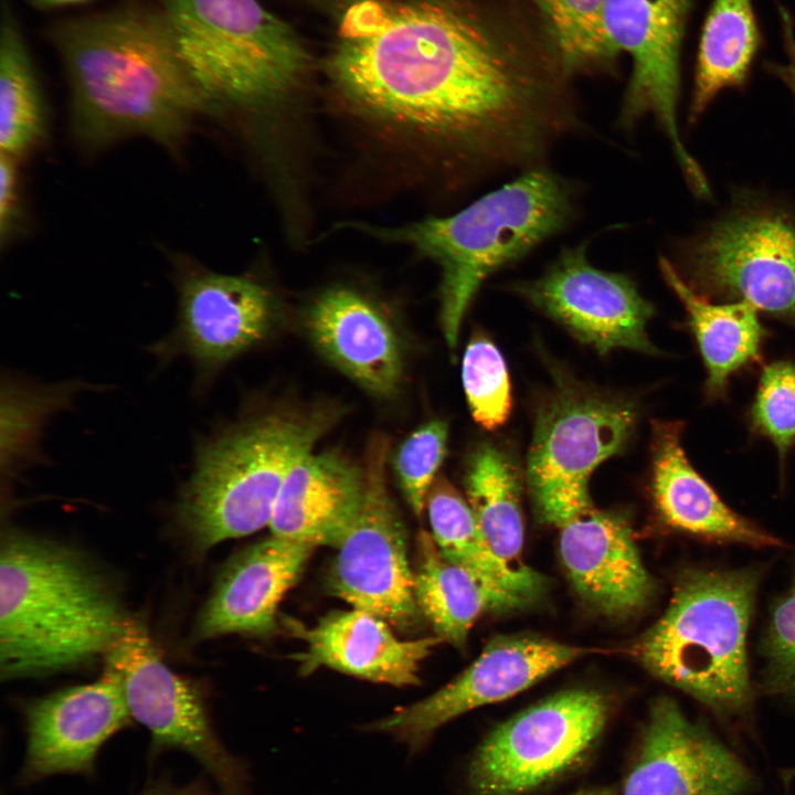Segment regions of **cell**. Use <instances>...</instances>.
Masks as SVG:
<instances>
[{
    "mask_svg": "<svg viewBox=\"0 0 795 795\" xmlns=\"http://www.w3.org/2000/svg\"><path fill=\"white\" fill-rule=\"evenodd\" d=\"M76 144L98 151L147 138L178 153L214 108L183 63L160 10L120 9L63 23L55 33Z\"/></svg>",
    "mask_w": 795,
    "mask_h": 795,
    "instance_id": "cell-2",
    "label": "cell"
},
{
    "mask_svg": "<svg viewBox=\"0 0 795 795\" xmlns=\"http://www.w3.org/2000/svg\"><path fill=\"white\" fill-rule=\"evenodd\" d=\"M515 290L601 353H655L646 332L653 305L627 275L592 265L585 242L563 248L539 277L515 284Z\"/></svg>",
    "mask_w": 795,
    "mask_h": 795,
    "instance_id": "cell-14",
    "label": "cell"
},
{
    "mask_svg": "<svg viewBox=\"0 0 795 795\" xmlns=\"http://www.w3.org/2000/svg\"><path fill=\"white\" fill-rule=\"evenodd\" d=\"M605 0H536L566 74L598 66L611 52L603 33Z\"/></svg>",
    "mask_w": 795,
    "mask_h": 795,
    "instance_id": "cell-31",
    "label": "cell"
},
{
    "mask_svg": "<svg viewBox=\"0 0 795 795\" xmlns=\"http://www.w3.org/2000/svg\"><path fill=\"white\" fill-rule=\"evenodd\" d=\"M142 795H208L202 786L197 784L186 786L155 785L149 787Z\"/></svg>",
    "mask_w": 795,
    "mask_h": 795,
    "instance_id": "cell-38",
    "label": "cell"
},
{
    "mask_svg": "<svg viewBox=\"0 0 795 795\" xmlns=\"http://www.w3.org/2000/svg\"><path fill=\"white\" fill-rule=\"evenodd\" d=\"M105 660L119 676L131 718L150 732L155 752L188 753L221 795H247L246 767L214 733L201 691L166 665L142 624L127 619Z\"/></svg>",
    "mask_w": 795,
    "mask_h": 795,
    "instance_id": "cell-10",
    "label": "cell"
},
{
    "mask_svg": "<svg viewBox=\"0 0 795 795\" xmlns=\"http://www.w3.org/2000/svg\"><path fill=\"white\" fill-rule=\"evenodd\" d=\"M414 593L417 606L436 636L457 647L466 644L480 614L498 610L485 586L467 570L449 561L431 533L416 539Z\"/></svg>",
    "mask_w": 795,
    "mask_h": 795,
    "instance_id": "cell-28",
    "label": "cell"
},
{
    "mask_svg": "<svg viewBox=\"0 0 795 795\" xmlns=\"http://www.w3.org/2000/svg\"><path fill=\"white\" fill-rule=\"evenodd\" d=\"M465 484L475 520L491 549L513 570L532 572L522 561L519 480L508 455L492 444H480L469 456Z\"/></svg>",
    "mask_w": 795,
    "mask_h": 795,
    "instance_id": "cell-29",
    "label": "cell"
},
{
    "mask_svg": "<svg viewBox=\"0 0 795 795\" xmlns=\"http://www.w3.org/2000/svg\"><path fill=\"white\" fill-rule=\"evenodd\" d=\"M339 93L431 137L471 177L540 166L579 125L561 75L453 0H361L329 61Z\"/></svg>",
    "mask_w": 795,
    "mask_h": 795,
    "instance_id": "cell-1",
    "label": "cell"
},
{
    "mask_svg": "<svg viewBox=\"0 0 795 795\" xmlns=\"http://www.w3.org/2000/svg\"><path fill=\"white\" fill-rule=\"evenodd\" d=\"M306 326L317 349L379 396L396 392L403 361L398 337L378 308L354 290L333 288L310 306Z\"/></svg>",
    "mask_w": 795,
    "mask_h": 795,
    "instance_id": "cell-23",
    "label": "cell"
},
{
    "mask_svg": "<svg viewBox=\"0 0 795 795\" xmlns=\"http://www.w3.org/2000/svg\"><path fill=\"white\" fill-rule=\"evenodd\" d=\"M388 452L389 443L382 436L369 444L362 507L337 548L328 586L352 607L407 633L418 627L423 616L414 593L405 527L388 488Z\"/></svg>",
    "mask_w": 795,
    "mask_h": 795,
    "instance_id": "cell-11",
    "label": "cell"
},
{
    "mask_svg": "<svg viewBox=\"0 0 795 795\" xmlns=\"http://www.w3.org/2000/svg\"><path fill=\"white\" fill-rule=\"evenodd\" d=\"M756 780L744 761L669 697L649 708L623 795H751Z\"/></svg>",
    "mask_w": 795,
    "mask_h": 795,
    "instance_id": "cell-16",
    "label": "cell"
},
{
    "mask_svg": "<svg viewBox=\"0 0 795 795\" xmlns=\"http://www.w3.org/2000/svg\"><path fill=\"white\" fill-rule=\"evenodd\" d=\"M682 278L702 296L734 298L795 324V223L785 211L735 210L680 250Z\"/></svg>",
    "mask_w": 795,
    "mask_h": 795,
    "instance_id": "cell-9",
    "label": "cell"
},
{
    "mask_svg": "<svg viewBox=\"0 0 795 795\" xmlns=\"http://www.w3.org/2000/svg\"><path fill=\"white\" fill-rule=\"evenodd\" d=\"M365 491L364 469L335 453L300 458L276 499L273 536L318 548H338L356 521Z\"/></svg>",
    "mask_w": 795,
    "mask_h": 795,
    "instance_id": "cell-24",
    "label": "cell"
},
{
    "mask_svg": "<svg viewBox=\"0 0 795 795\" xmlns=\"http://www.w3.org/2000/svg\"><path fill=\"white\" fill-rule=\"evenodd\" d=\"M606 699L596 691H562L497 727L468 772L477 795H520L574 765L600 735Z\"/></svg>",
    "mask_w": 795,
    "mask_h": 795,
    "instance_id": "cell-12",
    "label": "cell"
},
{
    "mask_svg": "<svg viewBox=\"0 0 795 795\" xmlns=\"http://www.w3.org/2000/svg\"><path fill=\"white\" fill-rule=\"evenodd\" d=\"M432 537L439 551L473 574L490 593L498 610H512L537 598L544 582L532 571L520 573L491 549L469 504L444 479L432 485L426 498Z\"/></svg>",
    "mask_w": 795,
    "mask_h": 795,
    "instance_id": "cell-25",
    "label": "cell"
},
{
    "mask_svg": "<svg viewBox=\"0 0 795 795\" xmlns=\"http://www.w3.org/2000/svg\"><path fill=\"white\" fill-rule=\"evenodd\" d=\"M445 422L431 421L414 431L399 447L394 469L402 491L416 516L426 506L427 494L446 454Z\"/></svg>",
    "mask_w": 795,
    "mask_h": 795,
    "instance_id": "cell-35",
    "label": "cell"
},
{
    "mask_svg": "<svg viewBox=\"0 0 795 795\" xmlns=\"http://www.w3.org/2000/svg\"><path fill=\"white\" fill-rule=\"evenodd\" d=\"M273 318V298L256 280L192 269L179 279L177 322L155 353L188 358L203 379L261 342Z\"/></svg>",
    "mask_w": 795,
    "mask_h": 795,
    "instance_id": "cell-17",
    "label": "cell"
},
{
    "mask_svg": "<svg viewBox=\"0 0 795 795\" xmlns=\"http://www.w3.org/2000/svg\"><path fill=\"white\" fill-rule=\"evenodd\" d=\"M659 268L666 283L682 303L706 370L709 396L723 394L729 378L759 358L764 330L756 309L745 301L714 304L682 278L661 257Z\"/></svg>",
    "mask_w": 795,
    "mask_h": 795,
    "instance_id": "cell-26",
    "label": "cell"
},
{
    "mask_svg": "<svg viewBox=\"0 0 795 795\" xmlns=\"http://www.w3.org/2000/svg\"><path fill=\"white\" fill-rule=\"evenodd\" d=\"M764 566L692 565L679 575L661 617L632 654L651 675L714 716H752L756 689L748 639Z\"/></svg>",
    "mask_w": 795,
    "mask_h": 795,
    "instance_id": "cell-4",
    "label": "cell"
},
{
    "mask_svg": "<svg viewBox=\"0 0 795 795\" xmlns=\"http://www.w3.org/2000/svg\"><path fill=\"white\" fill-rule=\"evenodd\" d=\"M126 622L113 594L80 556L26 534L3 537V679L44 674L105 655Z\"/></svg>",
    "mask_w": 795,
    "mask_h": 795,
    "instance_id": "cell-3",
    "label": "cell"
},
{
    "mask_svg": "<svg viewBox=\"0 0 795 795\" xmlns=\"http://www.w3.org/2000/svg\"><path fill=\"white\" fill-rule=\"evenodd\" d=\"M560 553L576 591L607 615L636 614L654 596L630 530L616 515L591 507L565 523Z\"/></svg>",
    "mask_w": 795,
    "mask_h": 795,
    "instance_id": "cell-22",
    "label": "cell"
},
{
    "mask_svg": "<svg viewBox=\"0 0 795 795\" xmlns=\"http://www.w3.org/2000/svg\"><path fill=\"white\" fill-rule=\"evenodd\" d=\"M680 422L651 423V495L656 512L671 530L699 541L753 549L785 542L731 509L693 468L681 443Z\"/></svg>",
    "mask_w": 795,
    "mask_h": 795,
    "instance_id": "cell-20",
    "label": "cell"
},
{
    "mask_svg": "<svg viewBox=\"0 0 795 795\" xmlns=\"http://www.w3.org/2000/svg\"><path fill=\"white\" fill-rule=\"evenodd\" d=\"M282 624L305 644L292 656L300 674L327 667L395 687L417 685L422 661L444 642L438 636L401 639L388 622L354 607L331 612L310 626L292 617Z\"/></svg>",
    "mask_w": 795,
    "mask_h": 795,
    "instance_id": "cell-19",
    "label": "cell"
},
{
    "mask_svg": "<svg viewBox=\"0 0 795 795\" xmlns=\"http://www.w3.org/2000/svg\"><path fill=\"white\" fill-rule=\"evenodd\" d=\"M782 34L787 62L784 64L766 63V70L780 78L795 97V35L794 22L788 11L780 8Z\"/></svg>",
    "mask_w": 795,
    "mask_h": 795,
    "instance_id": "cell-37",
    "label": "cell"
},
{
    "mask_svg": "<svg viewBox=\"0 0 795 795\" xmlns=\"http://www.w3.org/2000/svg\"><path fill=\"white\" fill-rule=\"evenodd\" d=\"M759 655L756 691L795 710V559L788 583L770 605Z\"/></svg>",
    "mask_w": 795,
    "mask_h": 795,
    "instance_id": "cell-32",
    "label": "cell"
},
{
    "mask_svg": "<svg viewBox=\"0 0 795 795\" xmlns=\"http://www.w3.org/2000/svg\"><path fill=\"white\" fill-rule=\"evenodd\" d=\"M315 549L271 534L243 550L221 573L199 616L197 636L274 634L278 605Z\"/></svg>",
    "mask_w": 795,
    "mask_h": 795,
    "instance_id": "cell-21",
    "label": "cell"
},
{
    "mask_svg": "<svg viewBox=\"0 0 795 795\" xmlns=\"http://www.w3.org/2000/svg\"><path fill=\"white\" fill-rule=\"evenodd\" d=\"M24 713L26 781L89 774L100 746L132 719L119 676L107 666L96 681L32 700Z\"/></svg>",
    "mask_w": 795,
    "mask_h": 795,
    "instance_id": "cell-18",
    "label": "cell"
},
{
    "mask_svg": "<svg viewBox=\"0 0 795 795\" xmlns=\"http://www.w3.org/2000/svg\"><path fill=\"white\" fill-rule=\"evenodd\" d=\"M637 418L633 403L562 388L541 407L528 455L527 478L541 518L559 528L591 508L593 470L619 453Z\"/></svg>",
    "mask_w": 795,
    "mask_h": 795,
    "instance_id": "cell-8",
    "label": "cell"
},
{
    "mask_svg": "<svg viewBox=\"0 0 795 795\" xmlns=\"http://www.w3.org/2000/svg\"><path fill=\"white\" fill-rule=\"evenodd\" d=\"M575 795H616L615 791L610 787H598L589 791L581 792Z\"/></svg>",
    "mask_w": 795,
    "mask_h": 795,
    "instance_id": "cell-40",
    "label": "cell"
},
{
    "mask_svg": "<svg viewBox=\"0 0 795 795\" xmlns=\"http://www.w3.org/2000/svg\"><path fill=\"white\" fill-rule=\"evenodd\" d=\"M689 0H605L602 28L613 53L632 60V76L618 123L635 126L651 116L670 141L675 157L692 192L711 195L706 174L687 150L678 129L680 47Z\"/></svg>",
    "mask_w": 795,
    "mask_h": 795,
    "instance_id": "cell-13",
    "label": "cell"
},
{
    "mask_svg": "<svg viewBox=\"0 0 795 795\" xmlns=\"http://www.w3.org/2000/svg\"><path fill=\"white\" fill-rule=\"evenodd\" d=\"M760 45L751 0H714L703 24L690 104L696 123L716 96L748 78Z\"/></svg>",
    "mask_w": 795,
    "mask_h": 795,
    "instance_id": "cell-27",
    "label": "cell"
},
{
    "mask_svg": "<svg viewBox=\"0 0 795 795\" xmlns=\"http://www.w3.org/2000/svg\"><path fill=\"white\" fill-rule=\"evenodd\" d=\"M463 384L475 421L487 430L501 426L511 411V392L505 360L485 337H475L463 359Z\"/></svg>",
    "mask_w": 795,
    "mask_h": 795,
    "instance_id": "cell-33",
    "label": "cell"
},
{
    "mask_svg": "<svg viewBox=\"0 0 795 795\" xmlns=\"http://www.w3.org/2000/svg\"><path fill=\"white\" fill-rule=\"evenodd\" d=\"M584 654V648L545 638L497 637L453 681L368 724L365 730L389 734L414 754L448 721L508 699Z\"/></svg>",
    "mask_w": 795,
    "mask_h": 795,
    "instance_id": "cell-15",
    "label": "cell"
},
{
    "mask_svg": "<svg viewBox=\"0 0 795 795\" xmlns=\"http://www.w3.org/2000/svg\"><path fill=\"white\" fill-rule=\"evenodd\" d=\"M750 417L753 428L774 444L783 459L795 443V363L775 361L765 367Z\"/></svg>",
    "mask_w": 795,
    "mask_h": 795,
    "instance_id": "cell-34",
    "label": "cell"
},
{
    "mask_svg": "<svg viewBox=\"0 0 795 795\" xmlns=\"http://www.w3.org/2000/svg\"><path fill=\"white\" fill-rule=\"evenodd\" d=\"M178 52L209 103L254 109L289 93L308 52L258 0H161Z\"/></svg>",
    "mask_w": 795,
    "mask_h": 795,
    "instance_id": "cell-7",
    "label": "cell"
},
{
    "mask_svg": "<svg viewBox=\"0 0 795 795\" xmlns=\"http://www.w3.org/2000/svg\"><path fill=\"white\" fill-rule=\"evenodd\" d=\"M19 159L0 152V241L9 244L22 223Z\"/></svg>",
    "mask_w": 795,
    "mask_h": 795,
    "instance_id": "cell-36",
    "label": "cell"
},
{
    "mask_svg": "<svg viewBox=\"0 0 795 795\" xmlns=\"http://www.w3.org/2000/svg\"><path fill=\"white\" fill-rule=\"evenodd\" d=\"M326 414H271L201 443L177 517L204 552L227 539L269 526L293 466L327 431Z\"/></svg>",
    "mask_w": 795,
    "mask_h": 795,
    "instance_id": "cell-6",
    "label": "cell"
},
{
    "mask_svg": "<svg viewBox=\"0 0 795 795\" xmlns=\"http://www.w3.org/2000/svg\"><path fill=\"white\" fill-rule=\"evenodd\" d=\"M575 189L538 166L448 216L399 226H346L405 244L441 268V324L455 347L465 311L480 285L564 230L575 212Z\"/></svg>",
    "mask_w": 795,
    "mask_h": 795,
    "instance_id": "cell-5",
    "label": "cell"
},
{
    "mask_svg": "<svg viewBox=\"0 0 795 795\" xmlns=\"http://www.w3.org/2000/svg\"><path fill=\"white\" fill-rule=\"evenodd\" d=\"M89 0H32V2L41 8H55V7H63V6H70V4H76L86 2Z\"/></svg>",
    "mask_w": 795,
    "mask_h": 795,
    "instance_id": "cell-39",
    "label": "cell"
},
{
    "mask_svg": "<svg viewBox=\"0 0 795 795\" xmlns=\"http://www.w3.org/2000/svg\"><path fill=\"white\" fill-rule=\"evenodd\" d=\"M47 115L20 30L3 10L0 40V152L21 159L43 144Z\"/></svg>",
    "mask_w": 795,
    "mask_h": 795,
    "instance_id": "cell-30",
    "label": "cell"
}]
</instances>
